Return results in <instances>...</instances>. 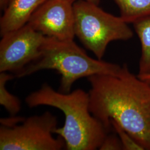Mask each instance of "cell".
Wrapping results in <instances>:
<instances>
[{
  "mask_svg": "<svg viewBox=\"0 0 150 150\" xmlns=\"http://www.w3.org/2000/svg\"><path fill=\"white\" fill-rule=\"evenodd\" d=\"M90 110L109 131L113 120L145 150H150V84L125 64L116 74L87 78Z\"/></svg>",
  "mask_w": 150,
  "mask_h": 150,
  "instance_id": "cell-1",
  "label": "cell"
},
{
  "mask_svg": "<svg viewBox=\"0 0 150 150\" xmlns=\"http://www.w3.org/2000/svg\"><path fill=\"white\" fill-rule=\"evenodd\" d=\"M25 102L30 108L47 106L64 113V125L54 133L64 139L66 150L99 149L109 131L91 113L89 93L82 89L64 93L45 83L28 95Z\"/></svg>",
  "mask_w": 150,
  "mask_h": 150,
  "instance_id": "cell-2",
  "label": "cell"
},
{
  "mask_svg": "<svg viewBox=\"0 0 150 150\" xmlns=\"http://www.w3.org/2000/svg\"><path fill=\"white\" fill-rule=\"evenodd\" d=\"M121 67L90 57L74 40L46 37L39 57L16 77H26L41 70H55L61 76L59 91L68 93L77 80L97 74H116Z\"/></svg>",
  "mask_w": 150,
  "mask_h": 150,
  "instance_id": "cell-3",
  "label": "cell"
},
{
  "mask_svg": "<svg viewBox=\"0 0 150 150\" xmlns=\"http://www.w3.org/2000/svg\"><path fill=\"white\" fill-rule=\"evenodd\" d=\"M75 36L85 48L102 59L108 44L127 41L134 32L121 17L111 15L98 5L83 0L74 4Z\"/></svg>",
  "mask_w": 150,
  "mask_h": 150,
  "instance_id": "cell-4",
  "label": "cell"
},
{
  "mask_svg": "<svg viewBox=\"0 0 150 150\" xmlns=\"http://www.w3.org/2000/svg\"><path fill=\"white\" fill-rule=\"evenodd\" d=\"M57 118L46 111L30 116L13 126L0 127L1 150H61L65 147L64 139L55 138Z\"/></svg>",
  "mask_w": 150,
  "mask_h": 150,
  "instance_id": "cell-5",
  "label": "cell"
},
{
  "mask_svg": "<svg viewBox=\"0 0 150 150\" xmlns=\"http://www.w3.org/2000/svg\"><path fill=\"white\" fill-rule=\"evenodd\" d=\"M0 72L16 76L39 57L46 36L27 23L1 36Z\"/></svg>",
  "mask_w": 150,
  "mask_h": 150,
  "instance_id": "cell-6",
  "label": "cell"
},
{
  "mask_svg": "<svg viewBox=\"0 0 150 150\" xmlns=\"http://www.w3.org/2000/svg\"><path fill=\"white\" fill-rule=\"evenodd\" d=\"M74 2L73 0H46L33 13L27 23L46 37L74 40Z\"/></svg>",
  "mask_w": 150,
  "mask_h": 150,
  "instance_id": "cell-7",
  "label": "cell"
},
{
  "mask_svg": "<svg viewBox=\"0 0 150 150\" xmlns=\"http://www.w3.org/2000/svg\"><path fill=\"white\" fill-rule=\"evenodd\" d=\"M46 0H10L0 20L1 36L26 25Z\"/></svg>",
  "mask_w": 150,
  "mask_h": 150,
  "instance_id": "cell-8",
  "label": "cell"
},
{
  "mask_svg": "<svg viewBox=\"0 0 150 150\" xmlns=\"http://www.w3.org/2000/svg\"><path fill=\"white\" fill-rule=\"evenodd\" d=\"M133 25L141 45L137 76L150 75V16L139 19Z\"/></svg>",
  "mask_w": 150,
  "mask_h": 150,
  "instance_id": "cell-9",
  "label": "cell"
},
{
  "mask_svg": "<svg viewBox=\"0 0 150 150\" xmlns=\"http://www.w3.org/2000/svg\"><path fill=\"white\" fill-rule=\"evenodd\" d=\"M118 6L120 17L127 23L150 16V0H113Z\"/></svg>",
  "mask_w": 150,
  "mask_h": 150,
  "instance_id": "cell-10",
  "label": "cell"
},
{
  "mask_svg": "<svg viewBox=\"0 0 150 150\" xmlns=\"http://www.w3.org/2000/svg\"><path fill=\"white\" fill-rule=\"evenodd\" d=\"M15 77L13 74L6 72H0V105L11 116H16L21 108L20 99L8 91L6 86L8 81Z\"/></svg>",
  "mask_w": 150,
  "mask_h": 150,
  "instance_id": "cell-11",
  "label": "cell"
},
{
  "mask_svg": "<svg viewBox=\"0 0 150 150\" xmlns=\"http://www.w3.org/2000/svg\"><path fill=\"white\" fill-rule=\"evenodd\" d=\"M111 126L118 135L122 146L123 150H145L129 133L116 122L110 121Z\"/></svg>",
  "mask_w": 150,
  "mask_h": 150,
  "instance_id": "cell-12",
  "label": "cell"
},
{
  "mask_svg": "<svg viewBox=\"0 0 150 150\" xmlns=\"http://www.w3.org/2000/svg\"><path fill=\"white\" fill-rule=\"evenodd\" d=\"M99 150H123V148L118 136L107 134L100 146Z\"/></svg>",
  "mask_w": 150,
  "mask_h": 150,
  "instance_id": "cell-13",
  "label": "cell"
},
{
  "mask_svg": "<svg viewBox=\"0 0 150 150\" xmlns=\"http://www.w3.org/2000/svg\"><path fill=\"white\" fill-rule=\"evenodd\" d=\"M10 0H0V8L1 10H5Z\"/></svg>",
  "mask_w": 150,
  "mask_h": 150,
  "instance_id": "cell-14",
  "label": "cell"
},
{
  "mask_svg": "<svg viewBox=\"0 0 150 150\" xmlns=\"http://www.w3.org/2000/svg\"><path fill=\"white\" fill-rule=\"evenodd\" d=\"M137 76L139 77L141 80L145 81L150 84V75H144V76Z\"/></svg>",
  "mask_w": 150,
  "mask_h": 150,
  "instance_id": "cell-15",
  "label": "cell"
},
{
  "mask_svg": "<svg viewBox=\"0 0 150 150\" xmlns=\"http://www.w3.org/2000/svg\"><path fill=\"white\" fill-rule=\"evenodd\" d=\"M73 1H74V2H75V1H79V0H73ZM83 1H86L89 2L93 3V4H96V5H98V4H99V3H100V0H83Z\"/></svg>",
  "mask_w": 150,
  "mask_h": 150,
  "instance_id": "cell-16",
  "label": "cell"
}]
</instances>
